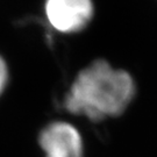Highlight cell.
<instances>
[{"label":"cell","instance_id":"2","mask_svg":"<svg viewBox=\"0 0 157 157\" xmlns=\"http://www.w3.org/2000/svg\"><path fill=\"white\" fill-rule=\"evenodd\" d=\"M44 11L52 28L69 34L84 29L94 10L92 0H45Z\"/></svg>","mask_w":157,"mask_h":157},{"label":"cell","instance_id":"3","mask_svg":"<svg viewBox=\"0 0 157 157\" xmlns=\"http://www.w3.org/2000/svg\"><path fill=\"white\" fill-rule=\"evenodd\" d=\"M39 142L47 157H84L78 130L67 122H52L40 134Z\"/></svg>","mask_w":157,"mask_h":157},{"label":"cell","instance_id":"1","mask_svg":"<svg viewBox=\"0 0 157 157\" xmlns=\"http://www.w3.org/2000/svg\"><path fill=\"white\" fill-rule=\"evenodd\" d=\"M134 94L135 83L128 72L97 59L77 75L64 98V107L72 114L100 121L121 115Z\"/></svg>","mask_w":157,"mask_h":157},{"label":"cell","instance_id":"4","mask_svg":"<svg viewBox=\"0 0 157 157\" xmlns=\"http://www.w3.org/2000/svg\"><path fill=\"white\" fill-rule=\"evenodd\" d=\"M7 80H8V70H7V65H6L4 58L0 56V94L2 93L4 89L6 87Z\"/></svg>","mask_w":157,"mask_h":157}]
</instances>
